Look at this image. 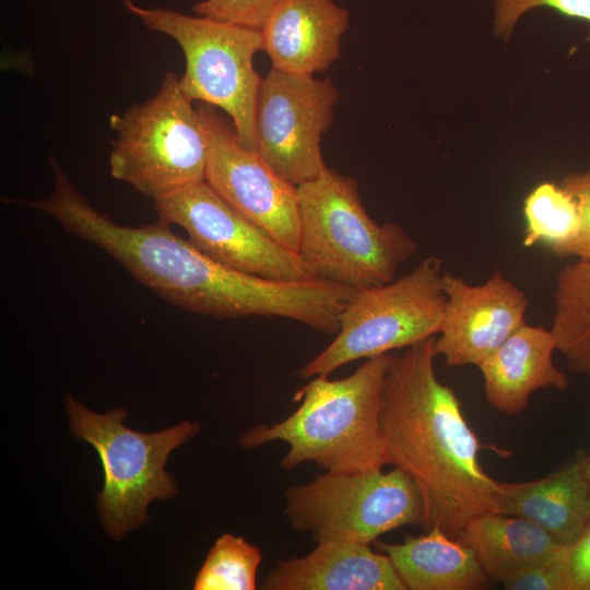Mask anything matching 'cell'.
<instances>
[{
    "mask_svg": "<svg viewBox=\"0 0 590 590\" xmlns=\"http://www.w3.org/2000/svg\"><path fill=\"white\" fill-rule=\"evenodd\" d=\"M435 338L392 356L382 389L381 430L388 464L418 488L425 531L458 539L473 517L495 511L499 488L479 460L481 445L452 388L437 378Z\"/></svg>",
    "mask_w": 590,
    "mask_h": 590,
    "instance_id": "1",
    "label": "cell"
},
{
    "mask_svg": "<svg viewBox=\"0 0 590 590\" xmlns=\"http://www.w3.org/2000/svg\"><path fill=\"white\" fill-rule=\"evenodd\" d=\"M392 355L366 358L350 376H316L298 390L288 417L257 425L239 438L245 449L281 440L288 451L280 465L291 471L312 462L326 472L382 469L388 464L380 421L381 397Z\"/></svg>",
    "mask_w": 590,
    "mask_h": 590,
    "instance_id": "2",
    "label": "cell"
},
{
    "mask_svg": "<svg viewBox=\"0 0 590 590\" xmlns=\"http://www.w3.org/2000/svg\"><path fill=\"white\" fill-rule=\"evenodd\" d=\"M297 253L315 279L353 290L382 285L416 252V241L401 226L369 216L352 177L327 168L297 186Z\"/></svg>",
    "mask_w": 590,
    "mask_h": 590,
    "instance_id": "3",
    "label": "cell"
},
{
    "mask_svg": "<svg viewBox=\"0 0 590 590\" xmlns=\"http://www.w3.org/2000/svg\"><path fill=\"white\" fill-rule=\"evenodd\" d=\"M70 430L98 453L104 486L98 514L106 532L121 541L149 520L146 509L155 499H170L177 482L165 471L172 451L193 438L199 426L190 421L156 433H140L123 424L126 409L91 411L71 394L64 399Z\"/></svg>",
    "mask_w": 590,
    "mask_h": 590,
    "instance_id": "4",
    "label": "cell"
},
{
    "mask_svg": "<svg viewBox=\"0 0 590 590\" xmlns=\"http://www.w3.org/2000/svg\"><path fill=\"white\" fill-rule=\"evenodd\" d=\"M192 103L168 71L154 96L111 115V177L153 201L205 180L208 142Z\"/></svg>",
    "mask_w": 590,
    "mask_h": 590,
    "instance_id": "5",
    "label": "cell"
},
{
    "mask_svg": "<svg viewBox=\"0 0 590 590\" xmlns=\"http://www.w3.org/2000/svg\"><path fill=\"white\" fill-rule=\"evenodd\" d=\"M122 2L146 28L178 43L186 60L180 85L187 97L223 109L233 120L240 145L257 152L256 114L262 79L253 68V57L263 50L261 31L210 16L143 8L132 0Z\"/></svg>",
    "mask_w": 590,
    "mask_h": 590,
    "instance_id": "6",
    "label": "cell"
},
{
    "mask_svg": "<svg viewBox=\"0 0 590 590\" xmlns=\"http://www.w3.org/2000/svg\"><path fill=\"white\" fill-rule=\"evenodd\" d=\"M442 273L441 260L427 257L397 280L356 290L340 314L335 339L299 368V376H329L351 362L438 334L447 302Z\"/></svg>",
    "mask_w": 590,
    "mask_h": 590,
    "instance_id": "7",
    "label": "cell"
},
{
    "mask_svg": "<svg viewBox=\"0 0 590 590\" xmlns=\"http://www.w3.org/2000/svg\"><path fill=\"white\" fill-rule=\"evenodd\" d=\"M284 516L316 543L370 545L393 529L422 526L424 505L414 482L397 468L326 472L285 491Z\"/></svg>",
    "mask_w": 590,
    "mask_h": 590,
    "instance_id": "8",
    "label": "cell"
},
{
    "mask_svg": "<svg viewBox=\"0 0 590 590\" xmlns=\"http://www.w3.org/2000/svg\"><path fill=\"white\" fill-rule=\"evenodd\" d=\"M338 98L329 78L272 68L262 79L256 114L257 152L287 182L297 187L328 168L321 139L331 128Z\"/></svg>",
    "mask_w": 590,
    "mask_h": 590,
    "instance_id": "9",
    "label": "cell"
},
{
    "mask_svg": "<svg viewBox=\"0 0 590 590\" xmlns=\"http://www.w3.org/2000/svg\"><path fill=\"white\" fill-rule=\"evenodd\" d=\"M153 202L158 219L182 227L199 250L221 264L278 281L315 279L297 252L244 217L206 180Z\"/></svg>",
    "mask_w": 590,
    "mask_h": 590,
    "instance_id": "10",
    "label": "cell"
},
{
    "mask_svg": "<svg viewBox=\"0 0 590 590\" xmlns=\"http://www.w3.org/2000/svg\"><path fill=\"white\" fill-rule=\"evenodd\" d=\"M208 142L205 180L244 217L285 248L299 247L297 187L258 154L240 145L234 127L214 108L199 103Z\"/></svg>",
    "mask_w": 590,
    "mask_h": 590,
    "instance_id": "11",
    "label": "cell"
},
{
    "mask_svg": "<svg viewBox=\"0 0 590 590\" xmlns=\"http://www.w3.org/2000/svg\"><path fill=\"white\" fill-rule=\"evenodd\" d=\"M442 283L447 302L434 350L449 367L477 365L526 322L528 298L499 270L477 285L444 272Z\"/></svg>",
    "mask_w": 590,
    "mask_h": 590,
    "instance_id": "12",
    "label": "cell"
},
{
    "mask_svg": "<svg viewBox=\"0 0 590 590\" xmlns=\"http://www.w3.org/2000/svg\"><path fill=\"white\" fill-rule=\"evenodd\" d=\"M350 12L334 0H278L260 30L272 68L314 76L340 57Z\"/></svg>",
    "mask_w": 590,
    "mask_h": 590,
    "instance_id": "13",
    "label": "cell"
},
{
    "mask_svg": "<svg viewBox=\"0 0 590 590\" xmlns=\"http://www.w3.org/2000/svg\"><path fill=\"white\" fill-rule=\"evenodd\" d=\"M263 590H406L390 558L369 544L321 542L308 554L279 562Z\"/></svg>",
    "mask_w": 590,
    "mask_h": 590,
    "instance_id": "14",
    "label": "cell"
},
{
    "mask_svg": "<svg viewBox=\"0 0 590 590\" xmlns=\"http://www.w3.org/2000/svg\"><path fill=\"white\" fill-rule=\"evenodd\" d=\"M555 350L551 330L521 324L476 365L488 403L502 413L515 415L527 409L534 391L565 390L569 380L553 362Z\"/></svg>",
    "mask_w": 590,
    "mask_h": 590,
    "instance_id": "15",
    "label": "cell"
},
{
    "mask_svg": "<svg viewBox=\"0 0 590 590\" xmlns=\"http://www.w3.org/2000/svg\"><path fill=\"white\" fill-rule=\"evenodd\" d=\"M578 456L563 469L539 480L499 482L495 512L533 522L556 543L568 547L590 520V489Z\"/></svg>",
    "mask_w": 590,
    "mask_h": 590,
    "instance_id": "16",
    "label": "cell"
},
{
    "mask_svg": "<svg viewBox=\"0 0 590 590\" xmlns=\"http://www.w3.org/2000/svg\"><path fill=\"white\" fill-rule=\"evenodd\" d=\"M457 540L473 551L487 578L499 582L567 550L533 522L495 511L473 517Z\"/></svg>",
    "mask_w": 590,
    "mask_h": 590,
    "instance_id": "17",
    "label": "cell"
},
{
    "mask_svg": "<svg viewBox=\"0 0 590 590\" xmlns=\"http://www.w3.org/2000/svg\"><path fill=\"white\" fill-rule=\"evenodd\" d=\"M374 544L390 558L406 590H476L489 580L473 551L439 527L402 543Z\"/></svg>",
    "mask_w": 590,
    "mask_h": 590,
    "instance_id": "18",
    "label": "cell"
},
{
    "mask_svg": "<svg viewBox=\"0 0 590 590\" xmlns=\"http://www.w3.org/2000/svg\"><path fill=\"white\" fill-rule=\"evenodd\" d=\"M551 332L568 368L590 377V259L566 264L554 292Z\"/></svg>",
    "mask_w": 590,
    "mask_h": 590,
    "instance_id": "19",
    "label": "cell"
},
{
    "mask_svg": "<svg viewBox=\"0 0 590 590\" xmlns=\"http://www.w3.org/2000/svg\"><path fill=\"white\" fill-rule=\"evenodd\" d=\"M526 229L522 244H543L557 257L570 256L579 229V215L571 197L559 186L544 181L523 201Z\"/></svg>",
    "mask_w": 590,
    "mask_h": 590,
    "instance_id": "20",
    "label": "cell"
},
{
    "mask_svg": "<svg viewBox=\"0 0 590 590\" xmlns=\"http://www.w3.org/2000/svg\"><path fill=\"white\" fill-rule=\"evenodd\" d=\"M261 551L243 536L224 533L210 548L197 573L194 590H253Z\"/></svg>",
    "mask_w": 590,
    "mask_h": 590,
    "instance_id": "21",
    "label": "cell"
},
{
    "mask_svg": "<svg viewBox=\"0 0 590 590\" xmlns=\"http://www.w3.org/2000/svg\"><path fill=\"white\" fill-rule=\"evenodd\" d=\"M536 8H550L564 16L587 23L590 36V0H494V34L508 40L519 20Z\"/></svg>",
    "mask_w": 590,
    "mask_h": 590,
    "instance_id": "22",
    "label": "cell"
},
{
    "mask_svg": "<svg viewBox=\"0 0 590 590\" xmlns=\"http://www.w3.org/2000/svg\"><path fill=\"white\" fill-rule=\"evenodd\" d=\"M278 0H202L192 10L198 15L261 30Z\"/></svg>",
    "mask_w": 590,
    "mask_h": 590,
    "instance_id": "23",
    "label": "cell"
},
{
    "mask_svg": "<svg viewBox=\"0 0 590 590\" xmlns=\"http://www.w3.org/2000/svg\"><path fill=\"white\" fill-rule=\"evenodd\" d=\"M560 187L574 200L580 222L570 256L590 259V169L568 174L562 180Z\"/></svg>",
    "mask_w": 590,
    "mask_h": 590,
    "instance_id": "24",
    "label": "cell"
},
{
    "mask_svg": "<svg viewBox=\"0 0 590 590\" xmlns=\"http://www.w3.org/2000/svg\"><path fill=\"white\" fill-rule=\"evenodd\" d=\"M564 555L524 570L503 581L502 585L507 590H569Z\"/></svg>",
    "mask_w": 590,
    "mask_h": 590,
    "instance_id": "25",
    "label": "cell"
},
{
    "mask_svg": "<svg viewBox=\"0 0 590 590\" xmlns=\"http://www.w3.org/2000/svg\"><path fill=\"white\" fill-rule=\"evenodd\" d=\"M564 566L569 590H590V520L578 540L567 547Z\"/></svg>",
    "mask_w": 590,
    "mask_h": 590,
    "instance_id": "26",
    "label": "cell"
},
{
    "mask_svg": "<svg viewBox=\"0 0 590 590\" xmlns=\"http://www.w3.org/2000/svg\"><path fill=\"white\" fill-rule=\"evenodd\" d=\"M582 471L590 489V453L583 457Z\"/></svg>",
    "mask_w": 590,
    "mask_h": 590,
    "instance_id": "27",
    "label": "cell"
}]
</instances>
